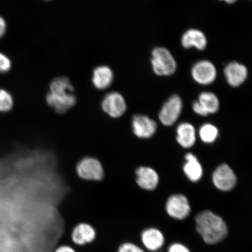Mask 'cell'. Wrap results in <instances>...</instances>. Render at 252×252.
I'll return each mask as SVG.
<instances>
[{"instance_id": "6da1fadb", "label": "cell", "mask_w": 252, "mask_h": 252, "mask_svg": "<svg viewBox=\"0 0 252 252\" xmlns=\"http://www.w3.org/2000/svg\"><path fill=\"white\" fill-rule=\"evenodd\" d=\"M73 92L74 88L68 78H56L50 83V91L46 97L47 103L56 112L64 113L76 103V97Z\"/></svg>"}, {"instance_id": "7a4b0ae2", "label": "cell", "mask_w": 252, "mask_h": 252, "mask_svg": "<svg viewBox=\"0 0 252 252\" xmlns=\"http://www.w3.org/2000/svg\"><path fill=\"white\" fill-rule=\"evenodd\" d=\"M196 222L198 234L207 244L219 243L228 234L224 220L210 211H204L198 214Z\"/></svg>"}, {"instance_id": "3957f363", "label": "cell", "mask_w": 252, "mask_h": 252, "mask_svg": "<svg viewBox=\"0 0 252 252\" xmlns=\"http://www.w3.org/2000/svg\"><path fill=\"white\" fill-rule=\"evenodd\" d=\"M151 64L154 72L160 76L171 75L177 68L174 58L164 47H156L153 50Z\"/></svg>"}, {"instance_id": "277c9868", "label": "cell", "mask_w": 252, "mask_h": 252, "mask_svg": "<svg viewBox=\"0 0 252 252\" xmlns=\"http://www.w3.org/2000/svg\"><path fill=\"white\" fill-rule=\"evenodd\" d=\"M76 171L80 178L87 181H101L104 169L101 162L93 157H85L77 163Z\"/></svg>"}, {"instance_id": "5b68a950", "label": "cell", "mask_w": 252, "mask_h": 252, "mask_svg": "<svg viewBox=\"0 0 252 252\" xmlns=\"http://www.w3.org/2000/svg\"><path fill=\"white\" fill-rule=\"evenodd\" d=\"M182 105V99L178 94L170 97L159 113V117L162 124L167 126L174 124L181 115Z\"/></svg>"}, {"instance_id": "8992f818", "label": "cell", "mask_w": 252, "mask_h": 252, "mask_svg": "<svg viewBox=\"0 0 252 252\" xmlns=\"http://www.w3.org/2000/svg\"><path fill=\"white\" fill-rule=\"evenodd\" d=\"M103 111L113 118L121 117L127 109L124 96L117 92L110 93L104 97L102 102Z\"/></svg>"}, {"instance_id": "52a82bcc", "label": "cell", "mask_w": 252, "mask_h": 252, "mask_svg": "<svg viewBox=\"0 0 252 252\" xmlns=\"http://www.w3.org/2000/svg\"><path fill=\"white\" fill-rule=\"evenodd\" d=\"M166 210L169 215L178 220H184L190 213V204L184 195L175 194L170 197L166 204Z\"/></svg>"}, {"instance_id": "ba28073f", "label": "cell", "mask_w": 252, "mask_h": 252, "mask_svg": "<svg viewBox=\"0 0 252 252\" xmlns=\"http://www.w3.org/2000/svg\"><path fill=\"white\" fill-rule=\"evenodd\" d=\"M213 181L219 190L229 191L235 187L236 177L234 171L228 165L222 164L214 172Z\"/></svg>"}, {"instance_id": "9c48e42d", "label": "cell", "mask_w": 252, "mask_h": 252, "mask_svg": "<svg viewBox=\"0 0 252 252\" xmlns=\"http://www.w3.org/2000/svg\"><path fill=\"white\" fill-rule=\"evenodd\" d=\"M191 75L197 83L209 85L216 80L217 70L212 63L207 61H200L192 68Z\"/></svg>"}, {"instance_id": "30bf717a", "label": "cell", "mask_w": 252, "mask_h": 252, "mask_svg": "<svg viewBox=\"0 0 252 252\" xmlns=\"http://www.w3.org/2000/svg\"><path fill=\"white\" fill-rule=\"evenodd\" d=\"M134 133L139 138H150L156 133L157 124L155 121L147 116L137 115L132 121Z\"/></svg>"}, {"instance_id": "8fae6325", "label": "cell", "mask_w": 252, "mask_h": 252, "mask_svg": "<svg viewBox=\"0 0 252 252\" xmlns=\"http://www.w3.org/2000/svg\"><path fill=\"white\" fill-rule=\"evenodd\" d=\"M224 74L230 86L237 87L247 80L248 72L244 65L237 62H232L226 66Z\"/></svg>"}, {"instance_id": "7c38bea8", "label": "cell", "mask_w": 252, "mask_h": 252, "mask_svg": "<svg viewBox=\"0 0 252 252\" xmlns=\"http://www.w3.org/2000/svg\"><path fill=\"white\" fill-rule=\"evenodd\" d=\"M96 236L95 229L93 226L87 223H80L72 230L71 239L75 245L84 246L92 243Z\"/></svg>"}, {"instance_id": "4fadbf2b", "label": "cell", "mask_w": 252, "mask_h": 252, "mask_svg": "<svg viewBox=\"0 0 252 252\" xmlns=\"http://www.w3.org/2000/svg\"><path fill=\"white\" fill-rule=\"evenodd\" d=\"M136 181L141 188L148 190L155 189L159 182L157 173L149 167L142 166L136 171Z\"/></svg>"}, {"instance_id": "5bb4252c", "label": "cell", "mask_w": 252, "mask_h": 252, "mask_svg": "<svg viewBox=\"0 0 252 252\" xmlns=\"http://www.w3.org/2000/svg\"><path fill=\"white\" fill-rule=\"evenodd\" d=\"M207 40L202 32L195 30H189L182 37V44L186 49L195 47L198 50H203L207 46Z\"/></svg>"}, {"instance_id": "9a60e30c", "label": "cell", "mask_w": 252, "mask_h": 252, "mask_svg": "<svg viewBox=\"0 0 252 252\" xmlns=\"http://www.w3.org/2000/svg\"><path fill=\"white\" fill-rule=\"evenodd\" d=\"M113 71L108 66H99L93 72V83L98 90H105L111 86L113 81Z\"/></svg>"}, {"instance_id": "2e32d148", "label": "cell", "mask_w": 252, "mask_h": 252, "mask_svg": "<svg viewBox=\"0 0 252 252\" xmlns=\"http://www.w3.org/2000/svg\"><path fill=\"white\" fill-rule=\"evenodd\" d=\"M143 244L148 250L156 251L164 244V237L158 229L151 228L146 230L141 235Z\"/></svg>"}, {"instance_id": "e0dca14e", "label": "cell", "mask_w": 252, "mask_h": 252, "mask_svg": "<svg viewBox=\"0 0 252 252\" xmlns=\"http://www.w3.org/2000/svg\"><path fill=\"white\" fill-rule=\"evenodd\" d=\"M186 162L184 170L186 175L192 182L200 180L202 176L203 169L197 158L193 154L189 153L185 156Z\"/></svg>"}, {"instance_id": "ac0fdd59", "label": "cell", "mask_w": 252, "mask_h": 252, "mask_svg": "<svg viewBox=\"0 0 252 252\" xmlns=\"http://www.w3.org/2000/svg\"><path fill=\"white\" fill-rule=\"evenodd\" d=\"M177 141L181 146L190 148L196 142V131L193 126L188 123H184L177 128Z\"/></svg>"}, {"instance_id": "d6986e66", "label": "cell", "mask_w": 252, "mask_h": 252, "mask_svg": "<svg viewBox=\"0 0 252 252\" xmlns=\"http://www.w3.org/2000/svg\"><path fill=\"white\" fill-rule=\"evenodd\" d=\"M198 102L208 115L213 114L219 111V100L213 93L208 92L201 93L198 97Z\"/></svg>"}, {"instance_id": "ffe728a7", "label": "cell", "mask_w": 252, "mask_h": 252, "mask_svg": "<svg viewBox=\"0 0 252 252\" xmlns=\"http://www.w3.org/2000/svg\"><path fill=\"white\" fill-rule=\"evenodd\" d=\"M219 131L216 126L211 124H205L200 129L199 135L204 143H212L218 136Z\"/></svg>"}, {"instance_id": "44dd1931", "label": "cell", "mask_w": 252, "mask_h": 252, "mask_svg": "<svg viewBox=\"0 0 252 252\" xmlns=\"http://www.w3.org/2000/svg\"><path fill=\"white\" fill-rule=\"evenodd\" d=\"M14 99L7 91L0 89V113L10 111L13 108Z\"/></svg>"}, {"instance_id": "7402d4cb", "label": "cell", "mask_w": 252, "mask_h": 252, "mask_svg": "<svg viewBox=\"0 0 252 252\" xmlns=\"http://www.w3.org/2000/svg\"><path fill=\"white\" fill-rule=\"evenodd\" d=\"M11 67L10 60L3 53L0 52V74L5 73L9 70Z\"/></svg>"}, {"instance_id": "603a6c76", "label": "cell", "mask_w": 252, "mask_h": 252, "mask_svg": "<svg viewBox=\"0 0 252 252\" xmlns=\"http://www.w3.org/2000/svg\"><path fill=\"white\" fill-rule=\"evenodd\" d=\"M118 252H144V251L133 244L125 243L119 248Z\"/></svg>"}, {"instance_id": "cb8c5ba5", "label": "cell", "mask_w": 252, "mask_h": 252, "mask_svg": "<svg viewBox=\"0 0 252 252\" xmlns=\"http://www.w3.org/2000/svg\"><path fill=\"white\" fill-rule=\"evenodd\" d=\"M168 252H190V251L184 245L175 244L169 247Z\"/></svg>"}, {"instance_id": "d4e9b609", "label": "cell", "mask_w": 252, "mask_h": 252, "mask_svg": "<svg viewBox=\"0 0 252 252\" xmlns=\"http://www.w3.org/2000/svg\"><path fill=\"white\" fill-rule=\"evenodd\" d=\"M193 109L195 113H196L198 115L203 116H207L208 115V113L205 111L202 106L200 105V104L198 101L194 102L193 104Z\"/></svg>"}, {"instance_id": "484cf974", "label": "cell", "mask_w": 252, "mask_h": 252, "mask_svg": "<svg viewBox=\"0 0 252 252\" xmlns=\"http://www.w3.org/2000/svg\"><path fill=\"white\" fill-rule=\"evenodd\" d=\"M7 29V25L4 19L0 16V38L4 36Z\"/></svg>"}, {"instance_id": "4316f807", "label": "cell", "mask_w": 252, "mask_h": 252, "mask_svg": "<svg viewBox=\"0 0 252 252\" xmlns=\"http://www.w3.org/2000/svg\"><path fill=\"white\" fill-rule=\"evenodd\" d=\"M54 252H76V251L69 246L63 245L57 248Z\"/></svg>"}, {"instance_id": "83f0119b", "label": "cell", "mask_w": 252, "mask_h": 252, "mask_svg": "<svg viewBox=\"0 0 252 252\" xmlns=\"http://www.w3.org/2000/svg\"><path fill=\"white\" fill-rule=\"evenodd\" d=\"M221 1L229 3V4H232V3L235 2L236 0H221Z\"/></svg>"}]
</instances>
